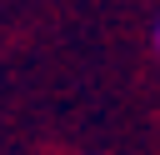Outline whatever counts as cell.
I'll list each match as a JSON object with an SVG mask.
<instances>
[{
    "instance_id": "cell-1",
    "label": "cell",
    "mask_w": 160,
    "mask_h": 155,
    "mask_svg": "<svg viewBox=\"0 0 160 155\" xmlns=\"http://www.w3.org/2000/svg\"><path fill=\"white\" fill-rule=\"evenodd\" d=\"M155 45H160V25H155Z\"/></svg>"
}]
</instances>
